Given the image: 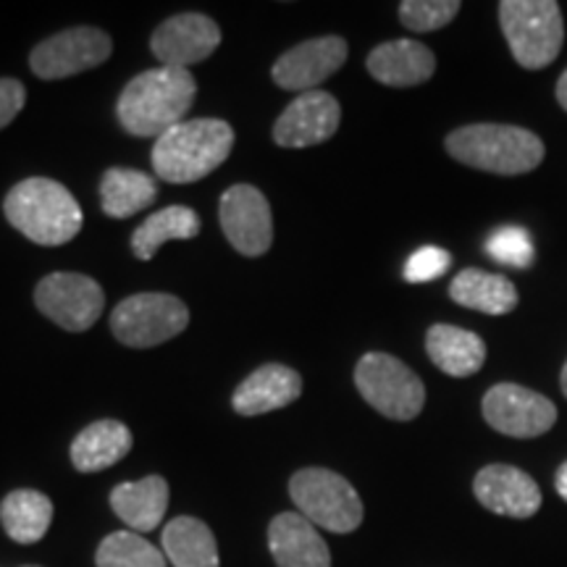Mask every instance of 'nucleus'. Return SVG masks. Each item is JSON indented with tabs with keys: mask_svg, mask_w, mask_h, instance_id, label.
<instances>
[{
	"mask_svg": "<svg viewBox=\"0 0 567 567\" xmlns=\"http://www.w3.org/2000/svg\"><path fill=\"white\" fill-rule=\"evenodd\" d=\"M197 82L187 69L158 66L147 69L126 84L118 97V124L132 137H163L184 122V113L193 109Z\"/></svg>",
	"mask_w": 567,
	"mask_h": 567,
	"instance_id": "1",
	"label": "nucleus"
},
{
	"mask_svg": "<svg viewBox=\"0 0 567 567\" xmlns=\"http://www.w3.org/2000/svg\"><path fill=\"white\" fill-rule=\"evenodd\" d=\"M3 213L13 229L42 247H61L82 231V208L74 195L45 176L19 182L6 195Z\"/></svg>",
	"mask_w": 567,
	"mask_h": 567,
	"instance_id": "2",
	"label": "nucleus"
},
{
	"mask_svg": "<svg viewBox=\"0 0 567 567\" xmlns=\"http://www.w3.org/2000/svg\"><path fill=\"white\" fill-rule=\"evenodd\" d=\"M446 153L463 166L486 174L520 176L542 166L544 142L538 134L509 124H467L444 142Z\"/></svg>",
	"mask_w": 567,
	"mask_h": 567,
	"instance_id": "3",
	"label": "nucleus"
},
{
	"mask_svg": "<svg viewBox=\"0 0 567 567\" xmlns=\"http://www.w3.org/2000/svg\"><path fill=\"white\" fill-rule=\"evenodd\" d=\"M234 130L221 118H193L176 124L153 145V168L158 179L193 184L216 172L229 158Z\"/></svg>",
	"mask_w": 567,
	"mask_h": 567,
	"instance_id": "4",
	"label": "nucleus"
},
{
	"mask_svg": "<svg viewBox=\"0 0 567 567\" xmlns=\"http://www.w3.org/2000/svg\"><path fill=\"white\" fill-rule=\"evenodd\" d=\"M499 24L523 69L549 66L563 51L565 21L555 0H502Z\"/></svg>",
	"mask_w": 567,
	"mask_h": 567,
	"instance_id": "5",
	"label": "nucleus"
},
{
	"mask_svg": "<svg viewBox=\"0 0 567 567\" xmlns=\"http://www.w3.org/2000/svg\"><path fill=\"white\" fill-rule=\"evenodd\" d=\"M289 496L313 526L331 534H352L363 523V502L350 481L326 467H302L289 481Z\"/></svg>",
	"mask_w": 567,
	"mask_h": 567,
	"instance_id": "6",
	"label": "nucleus"
},
{
	"mask_svg": "<svg viewBox=\"0 0 567 567\" xmlns=\"http://www.w3.org/2000/svg\"><path fill=\"white\" fill-rule=\"evenodd\" d=\"M354 386L373 410L392 421H413L425 405V386L413 368L386 352H368L354 365Z\"/></svg>",
	"mask_w": 567,
	"mask_h": 567,
	"instance_id": "7",
	"label": "nucleus"
},
{
	"mask_svg": "<svg viewBox=\"0 0 567 567\" xmlns=\"http://www.w3.org/2000/svg\"><path fill=\"white\" fill-rule=\"evenodd\" d=\"M189 323V310L179 297L142 292L126 297L111 313V331L118 342L134 350H147L179 337Z\"/></svg>",
	"mask_w": 567,
	"mask_h": 567,
	"instance_id": "8",
	"label": "nucleus"
},
{
	"mask_svg": "<svg viewBox=\"0 0 567 567\" xmlns=\"http://www.w3.org/2000/svg\"><path fill=\"white\" fill-rule=\"evenodd\" d=\"M113 42L97 27H71L53 38L42 40L30 53V66L40 80H66L101 66L111 59Z\"/></svg>",
	"mask_w": 567,
	"mask_h": 567,
	"instance_id": "9",
	"label": "nucleus"
},
{
	"mask_svg": "<svg viewBox=\"0 0 567 567\" xmlns=\"http://www.w3.org/2000/svg\"><path fill=\"white\" fill-rule=\"evenodd\" d=\"M34 305L45 318L66 331H87L103 313L101 284L84 274H51L34 289Z\"/></svg>",
	"mask_w": 567,
	"mask_h": 567,
	"instance_id": "10",
	"label": "nucleus"
},
{
	"mask_svg": "<svg viewBox=\"0 0 567 567\" xmlns=\"http://www.w3.org/2000/svg\"><path fill=\"white\" fill-rule=\"evenodd\" d=\"M484 417L499 434L513 439H536L557 423L555 402L534 389L496 384L484 396Z\"/></svg>",
	"mask_w": 567,
	"mask_h": 567,
	"instance_id": "11",
	"label": "nucleus"
},
{
	"mask_svg": "<svg viewBox=\"0 0 567 567\" xmlns=\"http://www.w3.org/2000/svg\"><path fill=\"white\" fill-rule=\"evenodd\" d=\"M221 216V229L237 252L247 258H258L271 250L274 243V221L271 205L266 195L252 184H234L221 195L218 205Z\"/></svg>",
	"mask_w": 567,
	"mask_h": 567,
	"instance_id": "12",
	"label": "nucleus"
},
{
	"mask_svg": "<svg viewBox=\"0 0 567 567\" xmlns=\"http://www.w3.org/2000/svg\"><path fill=\"white\" fill-rule=\"evenodd\" d=\"M221 45V30L205 13H179L166 19L151 38V51L161 66L187 69L208 61Z\"/></svg>",
	"mask_w": 567,
	"mask_h": 567,
	"instance_id": "13",
	"label": "nucleus"
},
{
	"mask_svg": "<svg viewBox=\"0 0 567 567\" xmlns=\"http://www.w3.org/2000/svg\"><path fill=\"white\" fill-rule=\"evenodd\" d=\"M342 122V109L334 95L323 90L302 92L276 118L274 140L279 147H313L331 140Z\"/></svg>",
	"mask_w": 567,
	"mask_h": 567,
	"instance_id": "14",
	"label": "nucleus"
},
{
	"mask_svg": "<svg viewBox=\"0 0 567 567\" xmlns=\"http://www.w3.org/2000/svg\"><path fill=\"white\" fill-rule=\"evenodd\" d=\"M347 55H350V48H347L344 38H337V34L316 38L284 53L274 63L271 76L281 90L313 92L318 84L344 66Z\"/></svg>",
	"mask_w": 567,
	"mask_h": 567,
	"instance_id": "15",
	"label": "nucleus"
},
{
	"mask_svg": "<svg viewBox=\"0 0 567 567\" xmlns=\"http://www.w3.org/2000/svg\"><path fill=\"white\" fill-rule=\"evenodd\" d=\"M473 494L488 513L526 520L542 507V488L528 473L513 465H486L473 481Z\"/></svg>",
	"mask_w": 567,
	"mask_h": 567,
	"instance_id": "16",
	"label": "nucleus"
},
{
	"mask_svg": "<svg viewBox=\"0 0 567 567\" xmlns=\"http://www.w3.org/2000/svg\"><path fill=\"white\" fill-rule=\"evenodd\" d=\"M302 394V375L292 368L268 363L260 365L258 371L247 375V379L234 389L231 408L239 415H266L274 410L292 405L297 396Z\"/></svg>",
	"mask_w": 567,
	"mask_h": 567,
	"instance_id": "17",
	"label": "nucleus"
},
{
	"mask_svg": "<svg viewBox=\"0 0 567 567\" xmlns=\"http://www.w3.org/2000/svg\"><path fill=\"white\" fill-rule=\"evenodd\" d=\"M368 74L386 87H415L436 71V55L417 40H392L373 48L365 61Z\"/></svg>",
	"mask_w": 567,
	"mask_h": 567,
	"instance_id": "18",
	"label": "nucleus"
},
{
	"mask_svg": "<svg viewBox=\"0 0 567 567\" xmlns=\"http://www.w3.org/2000/svg\"><path fill=\"white\" fill-rule=\"evenodd\" d=\"M268 547L279 567H331L323 536L300 513L276 515L268 526Z\"/></svg>",
	"mask_w": 567,
	"mask_h": 567,
	"instance_id": "19",
	"label": "nucleus"
},
{
	"mask_svg": "<svg viewBox=\"0 0 567 567\" xmlns=\"http://www.w3.org/2000/svg\"><path fill=\"white\" fill-rule=\"evenodd\" d=\"M425 352L439 371L455 375V379L478 373L486 360L484 339L450 323L431 326L429 334H425Z\"/></svg>",
	"mask_w": 567,
	"mask_h": 567,
	"instance_id": "20",
	"label": "nucleus"
},
{
	"mask_svg": "<svg viewBox=\"0 0 567 567\" xmlns=\"http://www.w3.org/2000/svg\"><path fill=\"white\" fill-rule=\"evenodd\" d=\"M111 507L134 534H151L166 515L168 484L161 476L118 484L111 492Z\"/></svg>",
	"mask_w": 567,
	"mask_h": 567,
	"instance_id": "21",
	"label": "nucleus"
},
{
	"mask_svg": "<svg viewBox=\"0 0 567 567\" xmlns=\"http://www.w3.org/2000/svg\"><path fill=\"white\" fill-rule=\"evenodd\" d=\"M132 450V431L118 421H97L71 442V463L80 473H97L122 463Z\"/></svg>",
	"mask_w": 567,
	"mask_h": 567,
	"instance_id": "22",
	"label": "nucleus"
},
{
	"mask_svg": "<svg viewBox=\"0 0 567 567\" xmlns=\"http://www.w3.org/2000/svg\"><path fill=\"white\" fill-rule=\"evenodd\" d=\"M450 297L463 308L486 316H507L517 308V289L507 276L465 268L450 284Z\"/></svg>",
	"mask_w": 567,
	"mask_h": 567,
	"instance_id": "23",
	"label": "nucleus"
},
{
	"mask_svg": "<svg viewBox=\"0 0 567 567\" xmlns=\"http://www.w3.org/2000/svg\"><path fill=\"white\" fill-rule=\"evenodd\" d=\"M53 520V502L34 488H17L0 502V523L17 544H38Z\"/></svg>",
	"mask_w": 567,
	"mask_h": 567,
	"instance_id": "24",
	"label": "nucleus"
},
{
	"mask_svg": "<svg viewBox=\"0 0 567 567\" xmlns=\"http://www.w3.org/2000/svg\"><path fill=\"white\" fill-rule=\"evenodd\" d=\"M163 551L174 567H218V547L213 530L197 517H174L163 528Z\"/></svg>",
	"mask_w": 567,
	"mask_h": 567,
	"instance_id": "25",
	"label": "nucleus"
},
{
	"mask_svg": "<svg viewBox=\"0 0 567 567\" xmlns=\"http://www.w3.org/2000/svg\"><path fill=\"white\" fill-rule=\"evenodd\" d=\"M197 234H200L197 213L187 205H168L134 229L132 252L140 260H151L161 250V245L172 243V239H195Z\"/></svg>",
	"mask_w": 567,
	"mask_h": 567,
	"instance_id": "26",
	"label": "nucleus"
},
{
	"mask_svg": "<svg viewBox=\"0 0 567 567\" xmlns=\"http://www.w3.org/2000/svg\"><path fill=\"white\" fill-rule=\"evenodd\" d=\"M155 197H158V184L137 168H109L103 174L101 203L105 216L130 218L145 210Z\"/></svg>",
	"mask_w": 567,
	"mask_h": 567,
	"instance_id": "27",
	"label": "nucleus"
},
{
	"mask_svg": "<svg viewBox=\"0 0 567 567\" xmlns=\"http://www.w3.org/2000/svg\"><path fill=\"white\" fill-rule=\"evenodd\" d=\"M97 567H166V557L147 538L134 530H116L105 536L95 555Z\"/></svg>",
	"mask_w": 567,
	"mask_h": 567,
	"instance_id": "28",
	"label": "nucleus"
},
{
	"mask_svg": "<svg viewBox=\"0 0 567 567\" xmlns=\"http://www.w3.org/2000/svg\"><path fill=\"white\" fill-rule=\"evenodd\" d=\"M486 252L496 264L509 268H528L536 258L534 239L523 226H499L492 231V237L486 239Z\"/></svg>",
	"mask_w": 567,
	"mask_h": 567,
	"instance_id": "29",
	"label": "nucleus"
},
{
	"mask_svg": "<svg viewBox=\"0 0 567 567\" xmlns=\"http://www.w3.org/2000/svg\"><path fill=\"white\" fill-rule=\"evenodd\" d=\"M457 13V0H405L400 3V21L413 32L442 30Z\"/></svg>",
	"mask_w": 567,
	"mask_h": 567,
	"instance_id": "30",
	"label": "nucleus"
},
{
	"mask_svg": "<svg viewBox=\"0 0 567 567\" xmlns=\"http://www.w3.org/2000/svg\"><path fill=\"white\" fill-rule=\"evenodd\" d=\"M452 264V255L442 250V247H421V250L410 255V260L405 264V281L410 284H425L434 281L442 276L446 268Z\"/></svg>",
	"mask_w": 567,
	"mask_h": 567,
	"instance_id": "31",
	"label": "nucleus"
},
{
	"mask_svg": "<svg viewBox=\"0 0 567 567\" xmlns=\"http://www.w3.org/2000/svg\"><path fill=\"white\" fill-rule=\"evenodd\" d=\"M27 103V90L19 80L3 76L0 80V130H6L19 116Z\"/></svg>",
	"mask_w": 567,
	"mask_h": 567,
	"instance_id": "32",
	"label": "nucleus"
},
{
	"mask_svg": "<svg viewBox=\"0 0 567 567\" xmlns=\"http://www.w3.org/2000/svg\"><path fill=\"white\" fill-rule=\"evenodd\" d=\"M555 488H557V494L567 502V460H565L563 465H559V471H557V476H555Z\"/></svg>",
	"mask_w": 567,
	"mask_h": 567,
	"instance_id": "33",
	"label": "nucleus"
},
{
	"mask_svg": "<svg viewBox=\"0 0 567 567\" xmlns=\"http://www.w3.org/2000/svg\"><path fill=\"white\" fill-rule=\"evenodd\" d=\"M557 103L567 111V69L563 71V76H559L557 82Z\"/></svg>",
	"mask_w": 567,
	"mask_h": 567,
	"instance_id": "34",
	"label": "nucleus"
},
{
	"mask_svg": "<svg viewBox=\"0 0 567 567\" xmlns=\"http://www.w3.org/2000/svg\"><path fill=\"white\" fill-rule=\"evenodd\" d=\"M559 384H563V392H565V396H567V363H565V368H563V375H559Z\"/></svg>",
	"mask_w": 567,
	"mask_h": 567,
	"instance_id": "35",
	"label": "nucleus"
},
{
	"mask_svg": "<svg viewBox=\"0 0 567 567\" xmlns=\"http://www.w3.org/2000/svg\"><path fill=\"white\" fill-rule=\"evenodd\" d=\"M24 567H38V565H24Z\"/></svg>",
	"mask_w": 567,
	"mask_h": 567,
	"instance_id": "36",
	"label": "nucleus"
}]
</instances>
